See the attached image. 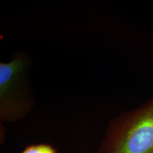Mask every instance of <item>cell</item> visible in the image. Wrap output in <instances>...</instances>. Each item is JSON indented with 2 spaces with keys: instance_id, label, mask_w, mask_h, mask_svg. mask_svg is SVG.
Instances as JSON below:
<instances>
[{
  "instance_id": "obj_1",
  "label": "cell",
  "mask_w": 153,
  "mask_h": 153,
  "mask_svg": "<svg viewBox=\"0 0 153 153\" xmlns=\"http://www.w3.org/2000/svg\"><path fill=\"white\" fill-rule=\"evenodd\" d=\"M98 153H153V97L111 120Z\"/></svg>"
},
{
  "instance_id": "obj_2",
  "label": "cell",
  "mask_w": 153,
  "mask_h": 153,
  "mask_svg": "<svg viewBox=\"0 0 153 153\" xmlns=\"http://www.w3.org/2000/svg\"><path fill=\"white\" fill-rule=\"evenodd\" d=\"M30 60L19 53L9 62H0V120L4 123L24 118L35 106L28 74Z\"/></svg>"
},
{
  "instance_id": "obj_3",
  "label": "cell",
  "mask_w": 153,
  "mask_h": 153,
  "mask_svg": "<svg viewBox=\"0 0 153 153\" xmlns=\"http://www.w3.org/2000/svg\"><path fill=\"white\" fill-rule=\"evenodd\" d=\"M20 153H57V152L53 145L40 143L28 145Z\"/></svg>"
}]
</instances>
